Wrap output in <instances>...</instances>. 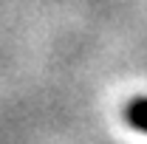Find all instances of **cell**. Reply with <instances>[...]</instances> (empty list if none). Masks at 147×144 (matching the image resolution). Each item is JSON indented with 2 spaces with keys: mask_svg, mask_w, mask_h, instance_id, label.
Masks as SVG:
<instances>
[{
  "mask_svg": "<svg viewBox=\"0 0 147 144\" xmlns=\"http://www.w3.org/2000/svg\"><path fill=\"white\" fill-rule=\"evenodd\" d=\"M125 124L133 127V130H142L147 133V96H136L125 105Z\"/></svg>",
  "mask_w": 147,
  "mask_h": 144,
  "instance_id": "6da1fadb",
  "label": "cell"
}]
</instances>
